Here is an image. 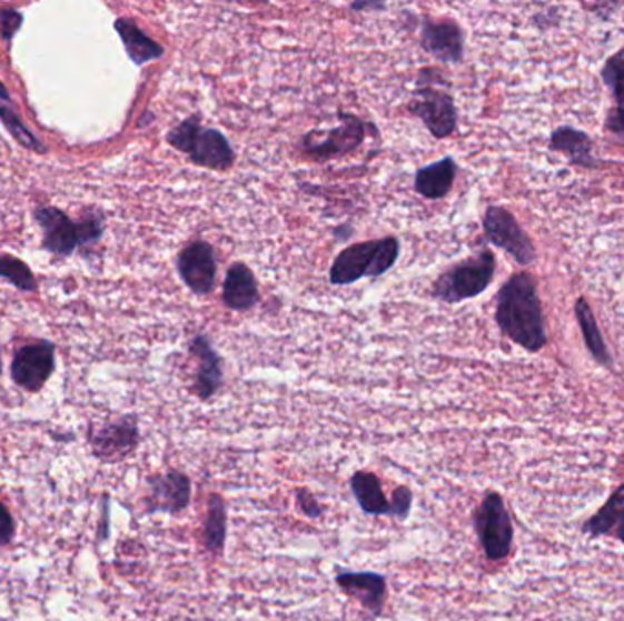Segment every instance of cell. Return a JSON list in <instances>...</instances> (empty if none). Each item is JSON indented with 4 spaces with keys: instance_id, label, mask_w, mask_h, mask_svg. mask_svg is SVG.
Returning a JSON list of instances; mask_svg holds the SVG:
<instances>
[{
    "instance_id": "44dd1931",
    "label": "cell",
    "mask_w": 624,
    "mask_h": 621,
    "mask_svg": "<svg viewBox=\"0 0 624 621\" xmlns=\"http://www.w3.org/2000/svg\"><path fill=\"white\" fill-rule=\"evenodd\" d=\"M350 492L361 511L369 515H392V501L387 500L378 475L358 470L350 475Z\"/></svg>"
},
{
    "instance_id": "2e32d148",
    "label": "cell",
    "mask_w": 624,
    "mask_h": 621,
    "mask_svg": "<svg viewBox=\"0 0 624 621\" xmlns=\"http://www.w3.org/2000/svg\"><path fill=\"white\" fill-rule=\"evenodd\" d=\"M422 48L442 62L463 61L464 33L460 26L452 21L433 22L424 19L422 22Z\"/></svg>"
},
{
    "instance_id": "7a4b0ae2",
    "label": "cell",
    "mask_w": 624,
    "mask_h": 621,
    "mask_svg": "<svg viewBox=\"0 0 624 621\" xmlns=\"http://www.w3.org/2000/svg\"><path fill=\"white\" fill-rule=\"evenodd\" d=\"M36 221L44 233L42 248L57 258H68L77 248L97 243L105 232V219L97 212L88 213L82 221H71L59 208L39 207Z\"/></svg>"
},
{
    "instance_id": "484cf974",
    "label": "cell",
    "mask_w": 624,
    "mask_h": 621,
    "mask_svg": "<svg viewBox=\"0 0 624 621\" xmlns=\"http://www.w3.org/2000/svg\"><path fill=\"white\" fill-rule=\"evenodd\" d=\"M0 122L4 124L6 130L16 139L22 148L31 150V152L47 153V147L39 137L33 136L30 128L26 127L21 121V117L8 107H0Z\"/></svg>"
},
{
    "instance_id": "7402d4cb",
    "label": "cell",
    "mask_w": 624,
    "mask_h": 621,
    "mask_svg": "<svg viewBox=\"0 0 624 621\" xmlns=\"http://www.w3.org/2000/svg\"><path fill=\"white\" fill-rule=\"evenodd\" d=\"M575 319H577L578 329L583 333V341L588 349L590 355L594 358L595 363L601 364V367H606V369H612L614 367V359L610 355L608 347H606V341H604L603 332H601L600 324H597V319H595L594 312H592V307H590L586 298H577L575 301Z\"/></svg>"
},
{
    "instance_id": "ffe728a7",
    "label": "cell",
    "mask_w": 624,
    "mask_h": 621,
    "mask_svg": "<svg viewBox=\"0 0 624 621\" xmlns=\"http://www.w3.org/2000/svg\"><path fill=\"white\" fill-rule=\"evenodd\" d=\"M457 162L452 157H444L429 167L420 168L415 176V190L422 198L438 201L446 198L457 178Z\"/></svg>"
},
{
    "instance_id": "9a60e30c",
    "label": "cell",
    "mask_w": 624,
    "mask_h": 621,
    "mask_svg": "<svg viewBox=\"0 0 624 621\" xmlns=\"http://www.w3.org/2000/svg\"><path fill=\"white\" fill-rule=\"evenodd\" d=\"M549 150L568 159L569 164L584 170H601L608 161L594 156V141L584 130L574 127L555 128L549 136Z\"/></svg>"
},
{
    "instance_id": "83f0119b",
    "label": "cell",
    "mask_w": 624,
    "mask_h": 621,
    "mask_svg": "<svg viewBox=\"0 0 624 621\" xmlns=\"http://www.w3.org/2000/svg\"><path fill=\"white\" fill-rule=\"evenodd\" d=\"M413 490L409 487L402 485L395 489L392 498V515L396 520H407L412 514Z\"/></svg>"
},
{
    "instance_id": "d6986e66",
    "label": "cell",
    "mask_w": 624,
    "mask_h": 621,
    "mask_svg": "<svg viewBox=\"0 0 624 621\" xmlns=\"http://www.w3.org/2000/svg\"><path fill=\"white\" fill-rule=\"evenodd\" d=\"M259 301L255 273L247 264L234 263L224 283V303L236 312H249Z\"/></svg>"
},
{
    "instance_id": "ac0fdd59",
    "label": "cell",
    "mask_w": 624,
    "mask_h": 621,
    "mask_svg": "<svg viewBox=\"0 0 624 621\" xmlns=\"http://www.w3.org/2000/svg\"><path fill=\"white\" fill-rule=\"evenodd\" d=\"M601 79L614 97L615 107L608 111L604 127L606 132L624 142V46L610 56L601 68Z\"/></svg>"
},
{
    "instance_id": "9c48e42d",
    "label": "cell",
    "mask_w": 624,
    "mask_h": 621,
    "mask_svg": "<svg viewBox=\"0 0 624 621\" xmlns=\"http://www.w3.org/2000/svg\"><path fill=\"white\" fill-rule=\"evenodd\" d=\"M484 236L493 247L501 248L521 267H529L537 259V250L509 210L489 204L484 212Z\"/></svg>"
},
{
    "instance_id": "ba28073f",
    "label": "cell",
    "mask_w": 624,
    "mask_h": 621,
    "mask_svg": "<svg viewBox=\"0 0 624 621\" xmlns=\"http://www.w3.org/2000/svg\"><path fill=\"white\" fill-rule=\"evenodd\" d=\"M139 423L133 414L119 415L116 420L92 424L88 430V444L96 460L102 463H121L139 447Z\"/></svg>"
},
{
    "instance_id": "30bf717a",
    "label": "cell",
    "mask_w": 624,
    "mask_h": 621,
    "mask_svg": "<svg viewBox=\"0 0 624 621\" xmlns=\"http://www.w3.org/2000/svg\"><path fill=\"white\" fill-rule=\"evenodd\" d=\"M192 500V481L185 472L168 469L148 475L147 490L142 498L145 514L178 515L187 511Z\"/></svg>"
},
{
    "instance_id": "d4e9b609",
    "label": "cell",
    "mask_w": 624,
    "mask_h": 621,
    "mask_svg": "<svg viewBox=\"0 0 624 621\" xmlns=\"http://www.w3.org/2000/svg\"><path fill=\"white\" fill-rule=\"evenodd\" d=\"M624 507V485L615 490L614 494L610 495L608 501L601 507L600 511L595 512L583 525L584 534L590 538H601V535L612 534L614 531L615 521L620 518V512Z\"/></svg>"
},
{
    "instance_id": "4fadbf2b",
    "label": "cell",
    "mask_w": 624,
    "mask_h": 621,
    "mask_svg": "<svg viewBox=\"0 0 624 621\" xmlns=\"http://www.w3.org/2000/svg\"><path fill=\"white\" fill-rule=\"evenodd\" d=\"M336 585L350 600L358 601L364 611L370 617L378 618L384 612L387 600V580L378 572L370 571H341L336 572Z\"/></svg>"
},
{
    "instance_id": "8992f818",
    "label": "cell",
    "mask_w": 624,
    "mask_h": 621,
    "mask_svg": "<svg viewBox=\"0 0 624 621\" xmlns=\"http://www.w3.org/2000/svg\"><path fill=\"white\" fill-rule=\"evenodd\" d=\"M437 70H422L418 76V90L415 91V99L409 102V111L418 117L424 127L432 132L433 137L444 139L452 136L457 128L458 113L453 97L444 90L435 88V79H438Z\"/></svg>"
},
{
    "instance_id": "52a82bcc",
    "label": "cell",
    "mask_w": 624,
    "mask_h": 621,
    "mask_svg": "<svg viewBox=\"0 0 624 621\" xmlns=\"http://www.w3.org/2000/svg\"><path fill=\"white\" fill-rule=\"evenodd\" d=\"M473 525L487 560L508 558L513 547V521L503 495L495 490L486 492L473 515Z\"/></svg>"
},
{
    "instance_id": "d6a6232c",
    "label": "cell",
    "mask_w": 624,
    "mask_h": 621,
    "mask_svg": "<svg viewBox=\"0 0 624 621\" xmlns=\"http://www.w3.org/2000/svg\"><path fill=\"white\" fill-rule=\"evenodd\" d=\"M614 534L615 538H617V540H620L624 545V507L623 511L620 512V518L615 521Z\"/></svg>"
},
{
    "instance_id": "4dcf8cb0",
    "label": "cell",
    "mask_w": 624,
    "mask_h": 621,
    "mask_svg": "<svg viewBox=\"0 0 624 621\" xmlns=\"http://www.w3.org/2000/svg\"><path fill=\"white\" fill-rule=\"evenodd\" d=\"M22 21L24 19L19 11L0 10V33L6 42H10L17 36V31L21 30Z\"/></svg>"
},
{
    "instance_id": "4316f807",
    "label": "cell",
    "mask_w": 624,
    "mask_h": 621,
    "mask_svg": "<svg viewBox=\"0 0 624 621\" xmlns=\"http://www.w3.org/2000/svg\"><path fill=\"white\" fill-rule=\"evenodd\" d=\"M0 278L6 279L8 283L22 292H36L37 290L36 276L31 272V268L19 258L0 256Z\"/></svg>"
},
{
    "instance_id": "5b68a950",
    "label": "cell",
    "mask_w": 624,
    "mask_h": 621,
    "mask_svg": "<svg viewBox=\"0 0 624 621\" xmlns=\"http://www.w3.org/2000/svg\"><path fill=\"white\" fill-rule=\"evenodd\" d=\"M497 270V259L492 250L466 259L442 273L435 281L433 293L442 303L458 304L467 299L478 298L492 284Z\"/></svg>"
},
{
    "instance_id": "cb8c5ba5",
    "label": "cell",
    "mask_w": 624,
    "mask_h": 621,
    "mask_svg": "<svg viewBox=\"0 0 624 621\" xmlns=\"http://www.w3.org/2000/svg\"><path fill=\"white\" fill-rule=\"evenodd\" d=\"M227 541V507L224 498L212 494L208 498L207 518L204 523V545L208 552L219 555Z\"/></svg>"
},
{
    "instance_id": "1f68e13d",
    "label": "cell",
    "mask_w": 624,
    "mask_h": 621,
    "mask_svg": "<svg viewBox=\"0 0 624 621\" xmlns=\"http://www.w3.org/2000/svg\"><path fill=\"white\" fill-rule=\"evenodd\" d=\"M102 527H99V540H107L110 534V505H108V495H105V503H102Z\"/></svg>"
},
{
    "instance_id": "277c9868",
    "label": "cell",
    "mask_w": 624,
    "mask_h": 621,
    "mask_svg": "<svg viewBox=\"0 0 624 621\" xmlns=\"http://www.w3.org/2000/svg\"><path fill=\"white\" fill-rule=\"evenodd\" d=\"M167 141L179 152L187 153L194 164L208 170L225 172L236 161V153L227 137L214 128L201 127L196 117L174 127L167 136Z\"/></svg>"
},
{
    "instance_id": "836d02e7",
    "label": "cell",
    "mask_w": 624,
    "mask_h": 621,
    "mask_svg": "<svg viewBox=\"0 0 624 621\" xmlns=\"http://www.w3.org/2000/svg\"><path fill=\"white\" fill-rule=\"evenodd\" d=\"M373 8H384V4H375V2H366V4H350V10H373Z\"/></svg>"
},
{
    "instance_id": "f1b7e54d",
    "label": "cell",
    "mask_w": 624,
    "mask_h": 621,
    "mask_svg": "<svg viewBox=\"0 0 624 621\" xmlns=\"http://www.w3.org/2000/svg\"><path fill=\"white\" fill-rule=\"evenodd\" d=\"M17 523L4 501L0 500V547L10 545L16 538Z\"/></svg>"
},
{
    "instance_id": "e575fe53",
    "label": "cell",
    "mask_w": 624,
    "mask_h": 621,
    "mask_svg": "<svg viewBox=\"0 0 624 621\" xmlns=\"http://www.w3.org/2000/svg\"><path fill=\"white\" fill-rule=\"evenodd\" d=\"M0 99H2V101H11V96L10 93H8V90H6L4 84H2V82H0Z\"/></svg>"
},
{
    "instance_id": "6da1fadb",
    "label": "cell",
    "mask_w": 624,
    "mask_h": 621,
    "mask_svg": "<svg viewBox=\"0 0 624 621\" xmlns=\"http://www.w3.org/2000/svg\"><path fill=\"white\" fill-rule=\"evenodd\" d=\"M495 321L503 335L529 354H537L548 344L543 303L532 273H513L501 287Z\"/></svg>"
},
{
    "instance_id": "e0dca14e",
    "label": "cell",
    "mask_w": 624,
    "mask_h": 621,
    "mask_svg": "<svg viewBox=\"0 0 624 621\" xmlns=\"http://www.w3.org/2000/svg\"><path fill=\"white\" fill-rule=\"evenodd\" d=\"M190 354L198 359L199 363L196 381H194V392L201 401L210 400L224 384L221 358L205 335H194L190 341Z\"/></svg>"
},
{
    "instance_id": "7c38bea8",
    "label": "cell",
    "mask_w": 624,
    "mask_h": 621,
    "mask_svg": "<svg viewBox=\"0 0 624 621\" xmlns=\"http://www.w3.org/2000/svg\"><path fill=\"white\" fill-rule=\"evenodd\" d=\"M369 124L350 113H340V124L333 128L327 136L318 137L315 133L304 137V152L313 159H333V157L347 156L360 147Z\"/></svg>"
},
{
    "instance_id": "3957f363",
    "label": "cell",
    "mask_w": 624,
    "mask_h": 621,
    "mask_svg": "<svg viewBox=\"0 0 624 621\" xmlns=\"http://www.w3.org/2000/svg\"><path fill=\"white\" fill-rule=\"evenodd\" d=\"M400 256V243L396 238L378 239L353 244L338 253L330 267L329 281L336 287L353 284L361 278H380L392 270Z\"/></svg>"
},
{
    "instance_id": "5bb4252c",
    "label": "cell",
    "mask_w": 624,
    "mask_h": 621,
    "mask_svg": "<svg viewBox=\"0 0 624 621\" xmlns=\"http://www.w3.org/2000/svg\"><path fill=\"white\" fill-rule=\"evenodd\" d=\"M178 272L194 293L207 296L212 292L218 272L214 248L205 241L185 247L178 256Z\"/></svg>"
},
{
    "instance_id": "8fae6325",
    "label": "cell",
    "mask_w": 624,
    "mask_h": 621,
    "mask_svg": "<svg viewBox=\"0 0 624 621\" xmlns=\"http://www.w3.org/2000/svg\"><path fill=\"white\" fill-rule=\"evenodd\" d=\"M56 372V347L50 341L28 344L17 350L11 361V379L30 394L44 389L48 379Z\"/></svg>"
},
{
    "instance_id": "d590c367",
    "label": "cell",
    "mask_w": 624,
    "mask_h": 621,
    "mask_svg": "<svg viewBox=\"0 0 624 621\" xmlns=\"http://www.w3.org/2000/svg\"><path fill=\"white\" fill-rule=\"evenodd\" d=\"M0 374H2V364H0Z\"/></svg>"
},
{
    "instance_id": "603a6c76",
    "label": "cell",
    "mask_w": 624,
    "mask_h": 621,
    "mask_svg": "<svg viewBox=\"0 0 624 621\" xmlns=\"http://www.w3.org/2000/svg\"><path fill=\"white\" fill-rule=\"evenodd\" d=\"M116 31L119 33V37H121L128 57H130L138 67H142V64H147V62L150 61H156V59H159V57H162V53H165L161 46L153 41V39H150V37H148L136 22L130 21V19H117Z\"/></svg>"
},
{
    "instance_id": "f546056e",
    "label": "cell",
    "mask_w": 624,
    "mask_h": 621,
    "mask_svg": "<svg viewBox=\"0 0 624 621\" xmlns=\"http://www.w3.org/2000/svg\"><path fill=\"white\" fill-rule=\"evenodd\" d=\"M296 501H298V509H300L301 514L307 515V518H320L324 514V509L316 500V495L305 487L296 489Z\"/></svg>"
}]
</instances>
